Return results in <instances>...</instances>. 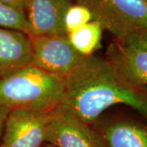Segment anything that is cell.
<instances>
[{"mask_svg":"<svg viewBox=\"0 0 147 147\" xmlns=\"http://www.w3.org/2000/svg\"><path fill=\"white\" fill-rule=\"evenodd\" d=\"M65 81L61 100L53 112L93 125L103 112L119 104L147 118V90L132 83L107 58L87 57Z\"/></svg>","mask_w":147,"mask_h":147,"instance_id":"6da1fadb","label":"cell"},{"mask_svg":"<svg viewBox=\"0 0 147 147\" xmlns=\"http://www.w3.org/2000/svg\"><path fill=\"white\" fill-rule=\"evenodd\" d=\"M65 81L34 65L0 76V106L8 110L53 112L60 104Z\"/></svg>","mask_w":147,"mask_h":147,"instance_id":"7a4b0ae2","label":"cell"},{"mask_svg":"<svg viewBox=\"0 0 147 147\" xmlns=\"http://www.w3.org/2000/svg\"><path fill=\"white\" fill-rule=\"evenodd\" d=\"M115 39L147 30V0H74Z\"/></svg>","mask_w":147,"mask_h":147,"instance_id":"3957f363","label":"cell"},{"mask_svg":"<svg viewBox=\"0 0 147 147\" xmlns=\"http://www.w3.org/2000/svg\"><path fill=\"white\" fill-rule=\"evenodd\" d=\"M31 42L33 65L63 80L87 57L74 49L67 35L33 37Z\"/></svg>","mask_w":147,"mask_h":147,"instance_id":"277c9868","label":"cell"},{"mask_svg":"<svg viewBox=\"0 0 147 147\" xmlns=\"http://www.w3.org/2000/svg\"><path fill=\"white\" fill-rule=\"evenodd\" d=\"M52 112L12 110L6 119L0 147H41Z\"/></svg>","mask_w":147,"mask_h":147,"instance_id":"5b68a950","label":"cell"},{"mask_svg":"<svg viewBox=\"0 0 147 147\" xmlns=\"http://www.w3.org/2000/svg\"><path fill=\"white\" fill-rule=\"evenodd\" d=\"M45 142L55 147H106L92 125L53 111L46 129Z\"/></svg>","mask_w":147,"mask_h":147,"instance_id":"8992f818","label":"cell"},{"mask_svg":"<svg viewBox=\"0 0 147 147\" xmlns=\"http://www.w3.org/2000/svg\"><path fill=\"white\" fill-rule=\"evenodd\" d=\"M74 0H30L26 17L29 35H66L64 27L65 11Z\"/></svg>","mask_w":147,"mask_h":147,"instance_id":"52a82bcc","label":"cell"},{"mask_svg":"<svg viewBox=\"0 0 147 147\" xmlns=\"http://www.w3.org/2000/svg\"><path fill=\"white\" fill-rule=\"evenodd\" d=\"M107 59L129 80L147 87V47L115 39L107 50Z\"/></svg>","mask_w":147,"mask_h":147,"instance_id":"ba28073f","label":"cell"},{"mask_svg":"<svg viewBox=\"0 0 147 147\" xmlns=\"http://www.w3.org/2000/svg\"><path fill=\"white\" fill-rule=\"evenodd\" d=\"M30 65L31 37L22 31L0 27V76Z\"/></svg>","mask_w":147,"mask_h":147,"instance_id":"9c48e42d","label":"cell"},{"mask_svg":"<svg viewBox=\"0 0 147 147\" xmlns=\"http://www.w3.org/2000/svg\"><path fill=\"white\" fill-rule=\"evenodd\" d=\"M92 126L106 147H147V127L137 122L119 119Z\"/></svg>","mask_w":147,"mask_h":147,"instance_id":"30bf717a","label":"cell"},{"mask_svg":"<svg viewBox=\"0 0 147 147\" xmlns=\"http://www.w3.org/2000/svg\"><path fill=\"white\" fill-rule=\"evenodd\" d=\"M103 30L100 23L92 20L69 33L67 37L77 52L85 57H89L92 56L100 47Z\"/></svg>","mask_w":147,"mask_h":147,"instance_id":"8fae6325","label":"cell"},{"mask_svg":"<svg viewBox=\"0 0 147 147\" xmlns=\"http://www.w3.org/2000/svg\"><path fill=\"white\" fill-rule=\"evenodd\" d=\"M0 27L16 30L29 34L26 12L2 3H0Z\"/></svg>","mask_w":147,"mask_h":147,"instance_id":"7c38bea8","label":"cell"},{"mask_svg":"<svg viewBox=\"0 0 147 147\" xmlns=\"http://www.w3.org/2000/svg\"><path fill=\"white\" fill-rule=\"evenodd\" d=\"M92 20V12L87 7L74 3L69 7L64 16V27L66 35Z\"/></svg>","mask_w":147,"mask_h":147,"instance_id":"4fadbf2b","label":"cell"},{"mask_svg":"<svg viewBox=\"0 0 147 147\" xmlns=\"http://www.w3.org/2000/svg\"><path fill=\"white\" fill-rule=\"evenodd\" d=\"M118 40H122V41L129 42V43L147 47V30L137 32L135 34H132L131 35L127 36L125 38L118 39Z\"/></svg>","mask_w":147,"mask_h":147,"instance_id":"5bb4252c","label":"cell"},{"mask_svg":"<svg viewBox=\"0 0 147 147\" xmlns=\"http://www.w3.org/2000/svg\"><path fill=\"white\" fill-rule=\"evenodd\" d=\"M30 0H0V3L26 12Z\"/></svg>","mask_w":147,"mask_h":147,"instance_id":"9a60e30c","label":"cell"},{"mask_svg":"<svg viewBox=\"0 0 147 147\" xmlns=\"http://www.w3.org/2000/svg\"><path fill=\"white\" fill-rule=\"evenodd\" d=\"M9 111L10 110H8L7 109L4 108V107L0 106V142H1L3 132V129H4L6 119L7 117V115H8Z\"/></svg>","mask_w":147,"mask_h":147,"instance_id":"2e32d148","label":"cell"},{"mask_svg":"<svg viewBox=\"0 0 147 147\" xmlns=\"http://www.w3.org/2000/svg\"><path fill=\"white\" fill-rule=\"evenodd\" d=\"M41 147H55L54 146H53L52 144H50V143H48V142H44L43 144H42Z\"/></svg>","mask_w":147,"mask_h":147,"instance_id":"e0dca14e","label":"cell"}]
</instances>
